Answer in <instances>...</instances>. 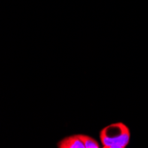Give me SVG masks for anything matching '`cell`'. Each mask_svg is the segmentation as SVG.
<instances>
[{"mask_svg": "<svg viewBox=\"0 0 148 148\" xmlns=\"http://www.w3.org/2000/svg\"><path fill=\"white\" fill-rule=\"evenodd\" d=\"M104 148H125L130 140V131L123 123H115L103 128L99 133Z\"/></svg>", "mask_w": 148, "mask_h": 148, "instance_id": "1", "label": "cell"}, {"mask_svg": "<svg viewBox=\"0 0 148 148\" xmlns=\"http://www.w3.org/2000/svg\"><path fill=\"white\" fill-rule=\"evenodd\" d=\"M59 148H85L84 135L77 134L62 138L58 143Z\"/></svg>", "mask_w": 148, "mask_h": 148, "instance_id": "2", "label": "cell"}, {"mask_svg": "<svg viewBox=\"0 0 148 148\" xmlns=\"http://www.w3.org/2000/svg\"><path fill=\"white\" fill-rule=\"evenodd\" d=\"M84 145L85 148H99V142L90 136L84 135Z\"/></svg>", "mask_w": 148, "mask_h": 148, "instance_id": "3", "label": "cell"}]
</instances>
